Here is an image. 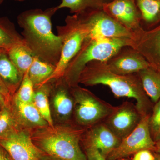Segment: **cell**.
Returning a JSON list of instances; mask_svg holds the SVG:
<instances>
[{
  "instance_id": "cell-1",
  "label": "cell",
  "mask_w": 160,
  "mask_h": 160,
  "mask_svg": "<svg viewBox=\"0 0 160 160\" xmlns=\"http://www.w3.org/2000/svg\"><path fill=\"white\" fill-rule=\"evenodd\" d=\"M58 10L57 6L45 10L29 9L18 17L23 39L33 55L55 66L62 46V38L52 29L51 18Z\"/></svg>"
},
{
  "instance_id": "cell-2",
  "label": "cell",
  "mask_w": 160,
  "mask_h": 160,
  "mask_svg": "<svg viewBox=\"0 0 160 160\" xmlns=\"http://www.w3.org/2000/svg\"><path fill=\"white\" fill-rule=\"evenodd\" d=\"M79 83L86 86L105 85L111 89L117 98L134 99L142 117L151 114L154 106L144 91L137 73L116 74L109 70L106 62L93 61L87 64L80 75Z\"/></svg>"
},
{
  "instance_id": "cell-3",
  "label": "cell",
  "mask_w": 160,
  "mask_h": 160,
  "mask_svg": "<svg viewBox=\"0 0 160 160\" xmlns=\"http://www.w3.org/2000/svg\"><path fill=\"white\" fill-rule=\"evenodd\" d=\"M86 129L65 126L43 127L31 137L45 155L62 160H87L80 146Z\"/></svg>"
},
{
  "instance_id": "cell-4",
  "label": "cell",
  "mask_w": 160,
  "mask_h": 160,
  "mask_svg": "<svg viewBox=\"0 0 160 160\" xmlns=\"http://www.w3.org/2000/svg\"><path fill=\"white\" fill-rule=\"evenodd\" d=\"M132 45V40L116 38L89 37L69 63L64 74L67 85L78 86L81 73L86 65L93 61L107 62L121 48Z\"/></svg>"
},
{
  "instance_id": "cell-5",
  "label": "cell",
  "mask_w": 160,
  "mask_h": 160,
  "mask_svg": "<svg viewBox=\"0 0 160 160\" xmlns=\"http://www.w3.org/2000/svg\"><path fill=\"white\" fill-rule=\"evenodd\" d=\"M57 29L62 42L61 57L53 73L42 85L63 78L69 63L90 36L89 27L78 14L68 16L66 25L58 26Z\"/></svg>"
},
{
  "instance_id": "cell-6",
  "label": "cell",
  "mask_w": 160,
  "mask_h": 160,
  "mask_svg": "<svg viewBox=\"0 0 160 160\" xmlns=\"http://www.w3.org/2000/svg\"><path fill=\"white\" fill-rule=\"evenodd\" d=\"M71 88L75 118L80 126L89 128L104 122L115 108L87 89L78 86Z\"/></svg>"
},
{
  "instance_id": "cell-7",
  "label": "cell",
  "mask_w": 160,
  "mask_h": 160,
  "mask_svg": "<svg viewBox=\"0 0 160 160\" xmlns=\"http://www.w3.org/2000/svg\"><path fill=\"white\" fill-rule=\"evenodd\" d=\"M78 15L89 27V37L132 40L134 38V33L111 18L103 9L87 12Z\"/></svg>"
},
{
  "instance_id": "cell-8",
  "label": "cell",
  "mask_w": 160,
  "mask_h": 160,
  "mask_svg": "<svg viewBox=\"0 0 160 160\" xmlns=\"http://www.w3.org/2000/svg\"><path fill=\"white\" fill-rule=\"evenodd\" d=\"M150 115L142 118L137 127L122 140L119 145L108 155L106 160H118L124 158L143 149L154 151L155 142L151 137L149 129Z\"/></svg>"
},
{
  "instance_id": "cell-9",
  "label": "cell",
  "mask_w": 160,
  "mask_h": 160,
  "mask_svg": "<svg viewBox=\"0 0 160 160\" xmlns=\"http://www.w3.org/2000/svg\"><path fill=\"white\" fill-rule=\"evenodd\" d=\"M0 146L12 160H43L45 156L26 132L13 129L0 138Z\"/></svg>"
},
{
  "instance_id": "cell-10",
  "label": "cell",
  "mask_w": 160,
  "mask_h": 160,
  "mask_svg": "<svg viewBox=\"0 0 160 160\" xmlns=\"http://www.w3.org/2000/svg\"><path fill=\"white\" fill-rule=\"evenodd\" d=\"M142 118L136 105L126 102L115 107L104 122L117 136L122 140L137 127Z\"/></svg>"
},
{
  "instance_id": "cell-11",
  "label": "cell",
  "mask_w": 160,
  "mask_h": 160,
  "mask_svg": "<svg viewBox=\"0 0 160 160\" xmlns=\"http://www.w3.org/2000/svg\"><path fill=\"white\" fill-rule=\"evenodd\" d=\"M132 47L145 58L150 67L160 73V24L153 29L142 28L134 33Z\"/></svg>"
},
{
  "instance_id": "cell-12",
  "label": "cell",
  "mask_w": 160,
  "mask_h": 160,
  "mask_svg": "<svg viewBox=\"0 0 160 160\" xmlns=\"http://www.w3.org/2000/svg\"><path fill=\"white\" fill-rule=\"evenodd\" d=\"M109 70L121 75L137 73L150 67L145 58L136 49L125 46L106 62Z\"/></svg>"
},
{
  "instance_id": "cell-13",
  "label": "cell",
  "mask_w": 160,
  "mask_h": 160,
  "mask_svg": "<svg viewBox=\"0 0 160 160\" xmlns=\"http://www.w3.org/2000/svg\"><path fill=\"white\" fill-rule=\"evenodd\" d=\"M103 10L134 34L142 28V15L135 0H113Z\"/></svg>"
},
{
  "instance_id": "cell-14",
  "label": "cell",
  "mask_w": 160,
  "mask_h": 160,
  "mask_svg": "<svg viewBox=\"0 0 160 160\" xmlns=\"http://www.w3.org/2000/svg\"><path fill=\"white\" fill-rule=\"evenodd\" d=\"M86 129L82 139L86 148L97 149L106 158L119 145L122 140L109 129L104 122Z\"/></svg>"
},
{
  "instance_id": "cell-15",
  "label": "cell",
  "mask_w": 160,
  "mask_h": 160,
  "mask_svg": "<svg viewBox=\"0 0 160 160\" xmlns=\"http://www.w3.org/2000/svg\"><path fill=\"white\" fill-rule=\"evenodd\" d=\"M23 76L9 58L8 52L0 49V79L9 90L20 86Z\"/></svg>"
},
{
  "instance_id": "cell-16",
  "label": "cell",
  "mask_w": 160,
  "mask_h": 160,
  "mask_svg": "<svg viewBox=\"0 0 160 160\" xmlns=\"http://www.w3.org/2000/svg\"><path fill=\"white\" fill-rule=\"evenodd\" d=\"M144 91L154 104L160 99V73L149 67L137 73Z\"/></svg>"
},
{
  "instance_id": "cell-17",
  "label": "cell",
  "mask_w": 160,
  "mask_h": 160,
  "mask_svg": "<svg viewBox=\"0 0 160 160\" xmlns=\"http://www.w3.org/2000/svg\"><path fill=\"white\" fill-rule=\"evenodd\" d=\"M8 54L10 59L23 76L29 71L34 56L25 42L12 48L8 52Z\"/></svg>"
},
{
  "instance_id": "cell-18",
  "label": "cell",
  "mask_w": 160,
  "mask_h": 160,
  "mask_svg": "<svg viewBox=\"0 0 160 160\" xmlns=\"http://www.w3.org/2000/svg\"><path fill=\"white\" fill-rule=\"evenodd\" d=\"M113 0H62L58 9L68 8L70 13L81 14L93 10H102L104 6Z\"/></svg>"
},
{
  "instance_id": "cell-19",
  "label": "cell",
  "mask_w": 160,
  "mask_h": 160,
  "mask_svg": "<svg viewBox=\"0 0 160 160\" xmlns=\"http://www.w3.org/2000/svg\"><path fill=\"white\" fill-rule=\"evenodd\" d=\"M55 68L54 65L34 56L28 71L29 78L33 83L34 87L42 86L52 74Z\"/></svg>"
},
{
  "instance_id": "cell-20",
  "label": "cell",
  "mask_w": 160,
  "mask_h": 160,
  "mask_svg": "<svg viewBox=\"0 0 160 160\" xmlns=\"http://www.w3.org/2000/svg\"><path fill=\"white\" fill-rule=\"evenodd\" d=\"M25 42L7 18H0V49L8 52L16 45Z\"/></svg>"
},
{
  "instance_id": "cell-21",
  "label": "cell",
  "mask_w": 160,
  "mask_h": 160,
  "mask_svg": "<svg viewBox=\"0 0 160 160\" xmlns=\"http://www.w3.org/2000/svg\"><path fill=\"white\" fill-rule=\"evenodd\" d=\"M142 15V23L149 26L160 22V0H135Z\"/></svg>"
},
{
  "instance_id": "cell-22",
  "label": "cell",
  "mask_w": 160,
  "mask_h": 160,
  "mask_svg": "<svg viewBox=\"0 0 160 160\" xmlns=\"http://www.w3.org/2000/svg\"><path fill=\"white\" fill-rule=\"evenodd\" d=\"M53 106L56 112L62 118L68 119L74 109V100L72 95L65 88L58 90L53 98Z\"/></svg>"
},
{
  "instance_id": "cell-23",
  "label": "cell",
  "mask_w": 160,
  "mask_h": 160,
  "mask_svg": "<svg viewBox=\"0 0 160 160\" xmlns=\"http://www.w3.org/2000/svg\"><path fill=\"white\" fill-rule=\"evenodd\" d=\"M15 99L18 112L25 121L38 127L43 128L49 126L33 103H24Z\"/></svg>"
},
{
  "instance_id": "cell-24",
  "label": "cell",
  "mask_w": 160,
  "mask_h": 160,
  "mask_svg": "<svg viewBox=\"0 0 160 160\" xmlns=\"http://www.w3.org/2000/svg\"><path fill=\"white\" fill-rule=\"evenodd\" d=\"M38 90L35 92L33 103L44 119L47 122L49 127H53V120L52 118L51 111L48 100L47 92L48 88L46 84L38 87Z\"/></svg>"
},
{
  "instance_id": "cell-25",
  "label": "cell",
  "mask_w": 160,
  "mask_h": 160,
  "mask_svg": "<svg viewBox=\"0 0 160 160\" xmlns=\"http://www.w3.org/2000/svg\"><path fill=\"white\" fill-rule=\"evenodd\" d=\"M34 86L29 78L28 72L24 74L16 96V99L24 103H33Z\"/></svg>"
},
{
  "instance_id": "cell-26",
  "label": "cell",
  "mask_w": 160,
  "mask_h": 160,
  "mask_svg": "<svg viewBox=\"0 0 160 160\" xmlns=\"http://www.w3.org/2000/svg\"><path fill=\"white\" fill-rule=\"evenodd\" d=\"M149 131L155 142L160 137V99L155 103L149 120Z\"/></svg>"
},
{
  "instance_id": "cell-27",
  "label": "cell",
  "mask_w": 160,
  "mask_h": 160,
  "mask_svg": "<svg viewBox=\"0 0 160 160\" xmlns=\"http://www.w3.org/2000/svg\"><path fill=\"white\" fill-rule=\"evenodd\" d=\"M13 119L7 109H3L0 112V138L9 133L13 129Z\"/></svg>"
},
{
  "instance_id": "cell-28",
  "label": "cell",
  "mask_w": 160,
  "mask_h": 160,
  "mask_svg": "<svg viewBox=\"0 0 160 160\" xmlns=\"http://www.w3.org/2000/svg\"><path fill=\"white\" fill-rule=\"evenodd\" d=\"M149 149H143L135 153L132 160H155V156Z\"/></svg>"
},
{
  "instance_id": "cell-29",
  "label": "cell",
  "mask_w": 160,
  "mask_h": 160,
  "mask_svg": "<svg viewBox=\"0 0 160 160\" xmlns=\"http://www.w3.org/2000/svg\"><path fill=\"white\" fill-rule=\"evenodd\" d=\"M87 160H107L97 149L92 148H86Z\"/></svg>"
},
{
  "instance_id": "cell-30",
  "label": "cell",
  "mask_w": 160,
  "mask_h": 160,
  "mask_svg": "<svg viewBox=\"0 0 160 160\" xmlns=\"http://www.w3.org/2000/svg\"><path fill=\"white\" fill-rule=\"evenodd\" d=\"M9 90L0 79V105L4 106L9 97Z\"/></svg>"
},
{
  "instance_id": "cell-31",
  "label": "cell",
  "mask_w": 160,
  "mask_h": 160,
  "mask_svg": "<svg viewBox=\"0 0 160 160\" xmlns=\"http://www.w3.org/2000/svg\"><path fill=\"white\" fill-rule=\"evenodd\" d=\"M154 152L156 153L160 154V137L158 140L155 142V149Z\"/></svg>"
},
{
  "instance_id": "cell-32",
  "label": "cell",
  "mask_w": 160,
  "mask_h": 160,
  "mask_svg": "<svg viewBox=\"0 0 160 160\" xmlns=\"http://www.w3.org/2000/svg\"><path fill=\"white\" fill-rule=\"evenodd\" d=\"M43 160H62L59 159L55 158L50 157L47 156L45 155V158H44Z\"/></svg>"
},
{
  "instance_id": "cell-33",
  "label": "cell",
  "mask_w": 160,
  "mask_h": 160,
  "mask_svg": "<svg viewBox=\"0 0 160 160\" xmlns=\"http://www.w3.org/2000/svg\"><path fill=\"white\" fill-rule=\"evenodd\" d=\"M4 160H12L11 158L9 156V155L4 153Z\"/></svg>"
},
{
  "instance_id": "cell-34",
  "label": "cell",
  "mask_w": 160,
  "mask_h": 160,
  "mask_svg": "<svg viewBox=\"0 0 160 160\" xmlns=\"http://www.w3.org/2000/svg\"><path fill=\"white\" fill-rule=\"evenodd\" d=\"M4 152L0 149V160H4Z\"/></svg>"
},
{
  "instance_id": "cell-35",
  "label": "cell",
  "mask_w": 160,
  "mask_h": 160,
  "mask_svg": "<svg viewBox=\"0 0 160 160\" xmlns=\"http://www.w3.org/2000/svg\"><path fill=\"white\" fill-rule=\"evenodd\" d=\"M155 155V160H160V154L158 153H156Z\"/></svg>"
},
{
  "instance_id": "cell-36",
  "label": "cell",
  "mask_w": 160,
  "mask_h": 160,
  "mask_svg": "<svg viewBox=\"0 0 160 160\" xmlns=\"http://www.w3.org/2000/svg\"><path fill=\"white\" fill-rule=\"evenodd\" d=\"M3 1H4V0H0V4H2L3 2Z\"/></svg>"
},
{
  "instance_id": "cell-37",
  "label": "cell",
  "mask_w": 160,
  "mask_h": 160,
  "mask_svg": "<svg viewBox=\"0 0 160 160\" xmlns=\"http://www.w3.org/2000/svg\"><path fill=\"white\" fill-rule=\"evenodd\" d=\"M17 1H19V2H22V1H25V0H15Z\"/></svg>"
},
{
  "instance_id": "cell-38",
  "label": "cell",
  "mask_w": 160,
  "mask_h": 160,
  "mask_svg": "<svg viewBox=\"0 0 160 160\" xmlns=\"http://www.w3.org/2000/svg\"><path fill=\"white\" fill-rule=\"evenodd\" d=\"M118 160H129L125 159V158H122V159H119Z\"/></svg>"
}]
</instances>
